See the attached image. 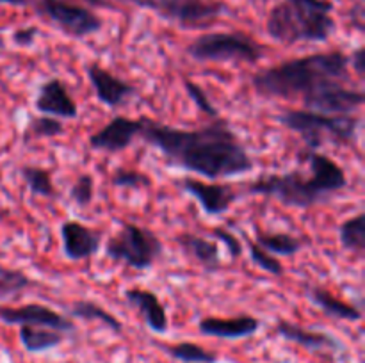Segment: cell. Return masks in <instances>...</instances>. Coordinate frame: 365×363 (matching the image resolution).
I'll list each match as a JSON object with an SVG mask.
<instances>
[{
	"instance_id": "277c9868",
	"label": "cell",
	"mask_w": 365,
	"mask_h": 363,
	"mask_svg": "<svg viewBox=\"0 0 365 363\" xmlns=\"http://www.w3.org/2000/svg\"><path fill=\"white\" fill-rule=\"evenodd\" d=\"M278 123L302 135L307 148L317 152L323 144H355L362 120L353 114H319L312 110H284L277 117Z\"/></svg>"
},
{
	"instance_id": "d6986e66",
	"label": "cell",
	"mask_w": 365,
	"mask_h": 363,
	"mask_svg": "<svg viewBox=\"0 0 365 363\" xmlns=\"http://www.w3.org/2000/svg\"><path fill=\"white\" fill-rule=\"evenodd\" d=\"M175 242L180 246L185 255L191 256L207 273H217L223 265L220 246H217V242L210 241V238L191 233V231H184V233L175 237Z\"/></svg>"
},
{
	"instance_id": "30bf717a",
	"label": "cell",
	"mask_w": 365,
	"mask_h": 363,
	"mask_svg": "<svg viewBox=\"0 0 365 363\" xmlns=\"http://www.w3.org/2000/svg\"><path fill=\"white\" fill-rule=\"evenodd\" d=\"M307 110L319 114H353L364 105L365 95L360 89H349L344 84H328L302 96Z\"/></svg>"
},
{
	"instance_id": "4dcf8cb0",
	"label": "cell",
	"mask_w": 365,
	"mask_h": 363,
	"mask_svg": "<svg viewBox=\"0 0 365 363\" xmlns=\"http://www.w3.org/2000/svg\"><path fill=\"white\" fill-rule=\"evenodd\" d=\"M110 184L114 187L121 189H134V191H141V189L152 187V178L148 174L141 173L138 169H127V167H118L113 174H110Z\"/></svg>"
},
{
	"instance_id": "6da1fadb",
	"label": "cell",
	"mask_w": 365,
	"mask_h": 363,
	"mask_svg": "<svg viewBox=\"0 0 365 363\" xmlns=\"http://www.w3.org/2000/svg\"><path fill=\"white\" fill-rule=\"evenodd\" d=\"M139 120L141 139L159 149L170 166L209 180L242 177L252 173L255 166L239 135L221 117L195 130L170 127L152 117Z\"/></svg>"
},
{
	"instance_id": "484cf974",
	"label": "cell",
	"mask_w": 365,
	"mask_h": 363,
	"mask_svg": "<svg viewBox=\"0 0 365 363\" xmlns=\"http://www.w3.org/2000/svg\"><path fill=\"white\" fill-rule=\"evenodd\" d=\"M21 178L27 184L29 191L34 196H41V198H50L56 199L59 198V192H57L56 185H53L52 177L46 169L39 166H32V164H27V166H21L20 169Z\"/></svg>"
},
{
	"instance_id": "e0dca14e",
	"label": "cell",
	"mask_w": 365,
	"mask_h": 363,
	"mask_svg": "<svg viewBox=\"0 0 365 363\" xmlns=\"http://www.w3.org/2000/svg\"><path fill=\"white\" fill-rule=\"evenodd\" d=\"M260 320L253 315H237V317H205L198 322V330L202 335L216 338H235L252 337L259 331Z\"/></svg>"
},
{
	"instance_id": "44dd1931",
	"label": "cell",
	"mask_w": 365,
	"mask_h": 363,
	"mask_svg": "<svg viewBox=\"0 0 365 363\" xmlns=\"http://www.w3.org/2000/svg\"><path fill=\"white\" fill-rule=\"evenodd\" d=\"M307 298L327 315L334 317V319L349 320V322H356L362 319V312L356 306L349 305V302L342 301V299L335 298L330 290H327L321 285H307Z\"/></svg>"
},
{
	"instance_id": "836d02e7",
	"label": "cell",
	"mask_w": 365,
	"mask_h": 363,
	"mask_svg": "<svg viewBox=\"0 0 365 363\" xmlns=\"http://www.w3.org/2000/svg\"><path fill=\"white\" fill-rule=\"evenodd\" d=\"M212 235L214 238H217L220 242H223V246L227 248V251L230 253V256L234 260L241 258L242 251H245V246H242L241 238H237V235L232 233L230 230L223 226H216L212 228Z\"/></svg>"
},
{
	"instance_id": "e575fe53",
	"label": "cell",
	"mask_w": 365,
	"mask_h": 363,
	"mask_svg": "<svg viewBox=\"0 0 365 363\" xmlns=\"http://www.w3.org/2000/svg\"><path fill=\"white\" fill-rule=\"evenodd\" d=\"M36 36H38V28L36 27H21L14 31L13 41L20 46H31L34 43Z\"/></svg>"
},
{
	"instance_id": "1f68e13d",
	"label": "cell",
	"mask_w": 365,
	"mask_h": 363,
	"mask_svg": "<svg viewBox=\"0 0 365 363\" xmlns=\"http://www.w3.org/2000/svg\"><path fill=\"white\" fill-rule=\"evenodd\" d=\"M70 198L73 199L75 205H78L81 209H86L93 203L95 198V180H93L91 174L82 173L77 180L73 182L70 189Z\"/></svg>"
},
{
	"instance_id": "f1b7e54d",
	"label": "cell",
	"mask_w": 365,
	"mask_h": 363,
	"mask_svg": "<svg viewBox=\"0 0 365 363\" xmlns=\"http://www.w3.org/2000/svg\"><path fill=\"white\" fill-rule=\"evenodd\" d=\"M242 238H245V244L246 248H248L250 260H252L253 265L266 270L267 274H273V276H282V274H284V265H282V262L277 256L267 253L262 246L257 244V242L253 241L252 237H248L246 233H242Z\"/></svg>"
},
{
	"instance_id": "52a82bcc",
	"label": "cell",
	"mask_w": 365,
	"mask_h": 363,
	"mask_svg": "<svg viewBox=\"0 0 365 363\" xmlns=\"http://www.w3.org/2000/svg\"><path fill=\"white\" fill-rule=\"evenodd\" d=\"M164 246L152 230L123 221L120 230L107 241L106 255L113 262L146 270L163 256Z\"/></svg>"
},
{
	"instance_id": "603a6c76",
	"label": "cell",
	"mask_w": 365,
	"mask_h": 363,
	"mask_svg": "<svg viewBox=\"0 0 365 363\" xmlns=\"http://www.w3.org/2000/svg\"><path fill=\"white\" fill-rule=\"evenodd\" d=\"M63 333L41 326H20V342L29 352H43L57 347L63 342Z\"/></svg>"
},
{
	"instance_id": "7402d4cb",
	"label": "cell",
	"mask_w": 365,
	"mask_h": 363,
	"mask_svg": "<svg viewBox=\"0 0 365 363\" xmlns=\"http://www.w3.org/2000/svg\"><path fill=\"white\" fill-rule=\"evenodd\" d=\"M255 242L273 256H294L305 246L302 238L291 233H284V231L273 233V231H262L259 228L255 230Z\"/></svg>"
},
{
	"instance_id": "2e32d148",
	"label": "cell",
	"mask_w": 365,
	"mask_h": 363,
	"mask_svg": "<svg viewBox=\"0 0 365 363\" xmlns=\"http://www.w3.org/2000/svg\"><path fill=\"white\" fill-rule=\"evenodd\" d=\"M34 107L38 112L57 117V120L59 117H64V120L78 117L77 102L71 98L70 91L61 78H48L39 85Z\"/></svg>"
},
{
	"instance_id": "d590c367",
	"label": "cell",
	"mask_w": 365,
	"mask_h": 363,
	"mask_svg": "<svg viewBox=\"0 0 365 363\" xmlns=\"http://www.w3.org/2000/svg\"><path fill=\"white\" fill-rule=\"evenodd\" d=\"M349 66H351L353 70L360 75V77H364V73H365V48L364 46H359V48L351 53V57H349Z\"/></svg>"
},
{
	"instance_id": "f35d334b",
	"label": "cell",
	"mask_w": 365,
	"mask_h": 363,
	"mask_svg": "<svg viewBox=\"0 0 365 363\" xmlns=\"http://www.w3.org/2000/svg\"><path fill=\"white\" fill-rule=\"evenodd\" d=\"M4 4H11V6H27L29 0H0Z\"/></svg>"
},
{
	"instance_id": "ab89813d",
	"label": "cell",
	"mask_w": 365,
	"mask_h": 363,
	"mask_svg": "<svg viewBox=\"0 0 365 363\" xmlns=\"http://www.w3.org/2000/svg\"><path fill=\"white\" fill-rule=\"evenodd\" d=\"M84 2L91 4V6H96V7H106L107 6L106 0H84Z\"/></svg>"
},
{
	"instance_id": "9a60e30c",
	"label": "cell",
	"mask_w": 365,
	"mask_h": 363,
	"mask_svg": "<svg viewBox=\"0 0 365 363\" xmlns=\"http://www.w3.org/2000/svg\"><path fill=\"white\" fill-rule=\"evenodd\" d=\"M61 242L64 256L73 262H81L98 253L102 246V233L86 226L81 221L68 219L61 224Z\"/></svg>"
},
{
	"instance_id": "8992f818",
	"label": "cell",
	"mask_w": 365,
	"mask_h": 363,
	"mask_svg": "<svg viewBox=\"0 0 365 363\" xmlns=\"http://www.w3.org/2000/svg\"><path fill=\"white\" fill-rule=\"evenodd\" d=\"M185 53L198 63L257 64L264 57V48L242 32H210L192 39Z\"/></svg>"
},
{
	"instance_id": "9c48e42d",
	"label": "cell",
	"mask_w": 365,
	"mask_h": 363,
	"mask_svg": "<svg viewBox=\"0 0 365 363\" xmlns=\"http://www.w3.org/2000/svg\"><path fill=\"white\" fill-rule=\"evenodd\" d=\"M153 9L184 28H205L225 13L221 0H157Z\"/></svg>"
},
{
	"instance_id": "7a4b0ae2",
	"label": "cell",
	"mask_w": 365,
	"mask_h": 363,
	"mask_svg": "<svg viewBox=\"0 0 365 363\" xmlns=\"http://www.w3.org/2000/svg\"><path fill=\"white\" fill-rule=\"evenodd\" d=\"M349 56L342 50L296 57L252 75V88L262 98H296L328 84L349 80Z\"/></svg>"
},
{
	"instance_id": "ba28073f",
	"label": "cell",
	"mask_w": 365,
	"mask_h": 363,
	"mask_svg": "<svg viewBox=\"0 0 365 363\" xmlns=\"http://www.w3.org/2000/svg\"><path fill=\"white\" fill-rule=\"evenodd\" d=\"M27 6L71 38L82 39L102 28V20L93 11L68 0H29Z\"/></svg>"
},
{
	"instance_id": "4fadbf2b",
	"label": "cell",
	"mask_w": 365,
	"mask_h": 363,
	"mask_svg": "<svg viewBox=\"0 0 365 363\" xmlns=\"http://www.w3.org/2000/svg\"><path fill=\"white\" fill-rule=\"evenodd\" d=\"M178 185L184 192L196 199L207 216H221L239 199V194L230 187L223 184H207V182L196 180V178H182Z\"/></svg>"
},
{
	"instance_id": "74e56055",
	"label": "cell",
	"mask_w": 365,
	"mask_h": 363,
	"mask_svg": "<svg viewBox=\"0 0 365 363\" xmlns=\"http://www.w3.org/2000/svg\"><path fill=\"white\" fill-rule=\"evenodd\" d=\"M128 2H132V4H138V6H141V7H155V4H157V0H128Z\"/></svg>"
},
{
	"instance_id": "ac0fdd59",
	"label": "cell",
	"mask_w": 365,
	"mask_h": 363,
	"mask_svg": "<svg viewBox=\"0 0 365 363\" xmlns=\"http://www.w3.org/2000/svg\"><path fill=\"white\" fill-rule=\"evenodd\" d=\"M123 298L128 305L141 313L146 326L155 333H166L168 331V313L155 292L145 290V288H127Z\"/></svg>"
},
{
	"instance_id": "cb8c5ba5",
	"label": "cell",
	"mask_w": 365,
	"mask_h": 363,
	"mask_svg": "<svg viewBox=\"0 0 365 363\" xmlns=\"http://www.w3.org/2000/svg\"><path fill=\"white\" fill-rule=\"evenodd\" d=\"M70 313L82 320H98V322H102L103 326H107L110 331H114V333H121V331H123V324L120 322V319L114 317L113 313L107 312L103 306H100L98 302L95 301L81 299V301L71 302Z\"/></svg>"
},
{
	"instance_id": "8d00e7d4",
	"label": "cell",
	"mask_w": 365,
	"mask_h": 363,
	"mask_svg": "<svg viewBox=\"0 0 365 363\" xmlns=\"http://www.w3.org/2000/svg\"><path fill=\"white\" fill-rule=\"evenodd\" d=\"M287 2L296 4V6H303V7H310V9H317V11H324V13H330L334 9L328 0H287Z\"/></svg>"
},
{
	"instance_id": "d4e9b609",
	"label": "cell",
	"mask_w": 365,
	"mask_h": 363,
	"mask_svg": "<svg viewBox=\"0 0 365 363\" xmlns=\"http://www.w3.org/2000/svg\"><path fill=\"white\" fill-rule=\"evenodd\" d=\"M339 241L346 251L356 253V255H364L365 251V217L364 214H356V216L349 217V219L342 221L339 226Z\"/></svg>"
},
{
	"instance_id": "d6a6232c",
	"label": "cell",
	"mask_w": 365,
	"mask_h": 363,
	"mask_svg": "<svg viewBox=\"0 0 365 363\" xmlns=\"http://www.w3.org/2000/svg\"><path fill=\"white\" fill-rule=\"evenodd\" d=\"M184 88L185 91H187L189 98H191L192 103L196 105V109L202 110L203 114H207V116L212 117V120H217V117H220V109L210 102L209 95H207V93L196 84V82L189 80V78H184Z\"/></svg>"
},
{
	"instance_id": "3957f363",
	"label": "cell",
	"mask_w": 365,
	"mask_h": 363,
	"mask_svg": "<svg viewBox=\"0 0 365 363\" xmlns=\"http://www.w3.org/2000/svg\"><path fill=\"white\" fill-rule=\"evenodd\" d=\"M307 160L310 166V177L299 169L280 174H262L248 185V191L252 194L277 199L291 209L307 210L348 187V177L334 159L309 149Z\"/></svg>"
},
{
	"instance_id": "7c38bea8",
	"label": "cell",
	"mask_w": 365,
	"mask_h": 363,
	"mask_svg": "<svg viewBox=\"0 0 365 363\" xmlns=\"http://www.w3.org/2000/svg\"><path fill=\"white\" fill-rule=\"evenodd\" d=\"M86 75H88L89 82H91V88L98 102L109 107V109H118V107L125 105L138 93L135 85L116 77L109 70L100 66L98 63H89L86 66Z\"/></svg>"
},
{
	"instance_id": "4316f807",
	"label": "cell",
	"mask_w": 365,
	"mask_h": 363,
	"mask_svg": "<svg viewBox=\"0 0 365 363\" xmlns=\"http://www.w3.org/2000/svg\"><path fill=\"white\" fill-rule=\"evenodd\" d=\"M164 351L182 363H216L217 356L212 351H207L202 345L192 342H180V344L164 345Z\"/></svg>"
},
{
	"instance_id": "83f0119b",
	"label": "cell",
	"mask_w": 365,
	"mask_h": 363,
	"mask_svg": "<svg viewBox=\"0 0 365 363\" xmlns=\"http://www.w3.org/2000/svg\"><path fill=\"white\" fill-rule=\"evenodd\" d=\"M34 281L20 269L0 265V299H9L32 287Z\"/></svg>"
},
{
	"instance_id": "f546056e",
	"label": "cell",
	"mask_w": 365,
	"mask_h": 363,
	"mask_svg": "<svg viewBox=\"0 0 365 363\" xmlns=\"http://www.w3.org/2000/svg\"><path fill=\"white\" fill-rule=\"evenodd\" d=\"M64 134V125L61 123L57 117L52 116H38L32 117L29 123L27 132H25V139H53Z\"/></svg>"
},
{
	"instance_id": "ffe728a7",
	"label": "cell",
	"mask_w": 365,
	"mask_h": 363,
	"mask_svg": "<svg viewBox=\"0 0 365 363\" xmlns=\"http://www.w3.org/2000/svg\"><path fill=\"white\" fill-rule=\"evenodd\" d=\"M277 333L285 340L294 342V344H299L310 351H324V349H334L335 351V349H339V342L330 335L307 330V327L296 322H289L285 319H280L277 322Z\"/></svg>"
},
{
	"instance_id": "5bb4252c",
	"label": "cell",
	"mask_w": 365,
	"mask_h": 363,
	"mask_svg": "<svg viewBox=\"0 0 365 363\" xmlns=\"http://www.w3.org/2000/svg\"><path fill=\"white\" fill-rule=\"evenodd\" d=\"M141 132V120L127 116H114L98 132L89 137V148L95 152L118 153L127 149Z\"/></svg>"
},
{
	"instance_id": "5b68a950",
	"label": "cell",
	"mask_w": 365,
	"mask_h": 363,
	"mask_svg": "<svg viewBox=\"0 0 365 363\" xmlns=\"http://www.w3.org/2000/svg\"><path fill=\"white\" fill-rule=\"evenodd\" d=\"M266 31L274 41L287 45L302 41L323 43L334 34L335 20L324 11L284 2L271 9L266 20Z\"/></svg>"
},
{
	"instance_id": "8fae6325",
	"label": "cell",
	"mask_w": 365,
	"mask_h": 363,
	"mask_svg": "<svg viewBox=\"0 0 365 363\" xmlns=\"http://www.w3.org/2000/svg\"><path fill=\"white\" fill-rule=\"evenodd\" d=\"M0 320L9 326H41L61 333L75 330V324L68 317L39 302H29L24 306H0Z\"/></svg>"
}]
</instances>
